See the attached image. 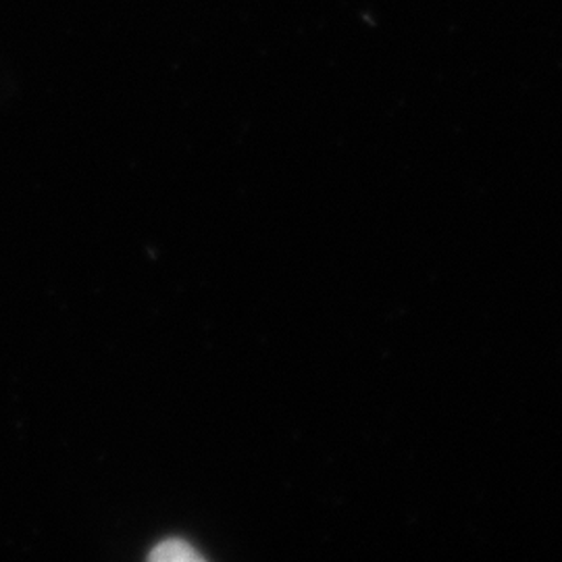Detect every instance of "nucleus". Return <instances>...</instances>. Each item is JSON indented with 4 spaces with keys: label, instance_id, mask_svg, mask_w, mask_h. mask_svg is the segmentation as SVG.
<instances>
[{
    "label": "nucleus",
    "instance_id": "obj_1",
    "mask_svg": "<svg viewBox=\"0 0 562 562\" xmlns=\"http://www.w3.org/2000/svg\"><path fill=\"white\" fill-rule=\"evenodd\" d=\"M150 561L157 562H194L202 561L201 552L183 540H167L161 542L153 552Z\"/></svg>",
    "mask_w": 562,
    "mask_h": 562
}]
</instances>
